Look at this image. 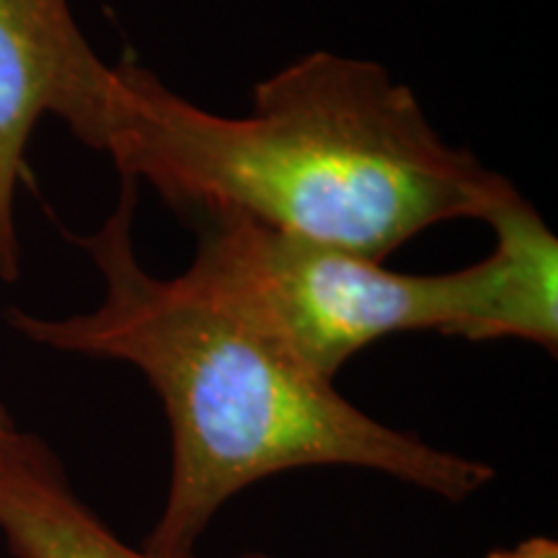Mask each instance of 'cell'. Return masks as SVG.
<instances>
[{
    "label": "cell",
    "instance_id": "obj_4",
    "mask_svg": "<svg viewBox=\"0 0 558 558\" xmlns=\"http://www.w3.org/2000/svg\"><path fill=\"white\" fill-rule=\"evenodd\" d=\"M117 83V65L90 47L68 0H0V282L21 275L16 192L34 128L58 117L104 150Z\"/></svg>",
    "mask_w": 558,
    "mask_h": 558
},
{
    "label": "cell",
    "instance_id": "obj_1",
    "mask_svg": "<svg viewBox=\"0 0 558 558\" xmlns=\"http://www.w3.org/2000/svg\"><path fill=\"white\" fill-rule=\"evenodd\" d=\"M104 153L186 215L248 218L383 262L424 230L486 220L514 190L432 128L378 62L311 52L222 117L117 62Z\"/></svg>",
    "mask_w": 558,
    "mask_h": 558
},
{
    "label": "cell",
    "instance_id": "obj_3",
    "mask_svg": "<svg viewBox=\"0 0 558 558\" xmlns=\"http://www.w3.org/2000/svg\"><path fill=\"white\" fill-rule=\"evenodd\" d=\"M181 282L262 333L318 378L401 331L463 339L481 298L478 267L407 275L333 243L248 218L207 220Z\"/></svg>",
    "mask_w": 558,
    "mask_h": 558
},
{
    "label": "cell",
    "instance_id": "obj_6",
    "mask_svg": "<svg viewBox=\"0 0 558 558\" xmlns=\"http://www.w3.org/2000/svg\"><path fill=\"white\" fill-rule=\"evenodd\" d=\"M494 246L478 262L481 300L465 341L522 339L558 349V241L514 186L492 213Z\"/></svg>",
    "mask_w": 558,
    "mask_h": 558
},
{
    "label": "cell",
    "instance_id": "obj_2",
    "mask_svg": "<svg viewBox=\"0 0 558 558\" xmlns=\"http://www.w3.org/2000/svg\"><path fill=\"white\" fill-rule=\"evenodd\" d=\"M120 197L94 233L68 239L104 282L101 303L65 318L9 311V326L54 352L137 367L171 429L166 505L145 550L194 558L215 514L256 481L347 465L463 501L492 465L439 450L365 414L311 369L181 282L150 275L135 248L140 181L120 173Z\"/></svg>",
    "mask_w": 558,
    "mask_h": 558
},
{
    "label": "cell",
    "instance_id": "obj_7",
    "mask_svg": "<svg viewBox=\"0 0 558 558\" xmlns=\"http://www.w3.org/2000/svg\"><path fill=\"white\" fill-rule=\"evenodd\" d=\"M486 558H558V546L550 538H527L520 546L505 548V550H492Z\"/></svg>",
    "mask_w": 558,
    "mask_h": 558
},
{
    "label": "cell",
    "instance_id": "obj_8",
    "mask_svg": "<svg viewBox=\"0 0 558 558\" xmlns=\"http://www.w3.org/2000/svg\"><path fill=\"white\" fill-rule=\"evenodd\" d=\"M13 429H16V424H13V418H11V414H9V409H5L3 403H0V439L9 437Z\"/></svg>",
    "mask_w": 558,
    "mask_h": 558
},
{
    "label": "cell",
    "instance_id": "obj_5",
    "mask_svg": "<svg viewBox=\"0 0 558 558\" xmlns=\"http://www.w3.org/2000/svg\"><path fill=\"white\" fill-rule=\"evenodd\" d=\"M0 535L13 558H160L124 543L78 497L50 445L19 427L0 439Z\"/></svg>",
    "mask_w": 558,
    "mask_h": 558
}]
</instances>
